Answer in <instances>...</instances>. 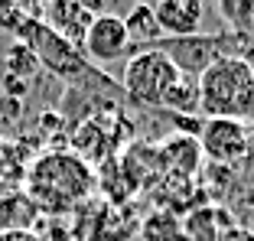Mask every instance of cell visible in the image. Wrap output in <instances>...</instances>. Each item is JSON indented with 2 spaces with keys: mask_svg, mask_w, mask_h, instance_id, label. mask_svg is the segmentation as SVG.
Returning <instances> with one entry per match:
<instances>
[{
  "mask_svg": "<svg viewBox=\"0 0 254 241\" xmlns=\"http://www.w3.org/2000/svg\"><path fill=\"white\" fill-rule=\"evenodd\" d=\"M0 241H36L33 232H13V235H0Z\"/></svg>",
  "mask_w": 254,
  "mask_h": 241,
  "instance_id": "obj_17",
  "label": "cell"
},
{
  "mask_svg": "<svg viewBox=\"0 0 254 241\" xmlns=\"http://www.w3.org/2000/svg\"><path fill=\"white\" fill-rule=\"evenodd\" d=\"M30 16V10H23L20 3H10V0H0V30H7V33H20L23 20Z\"/></svg>",
  "mask_w": 254,
  "mask_h": 241,
  "instance_id": "obj_15",
  "label": "cell"
},
{
  "mask_svg": "<svg viewBox=\"0 0 254 241\" xmlns=\"http://www.w3.org/2000/svg\"><path fill=\"white\" fill-rule=\"evenodd\" d=\"M251 118H254V108H251Z\"/></svg>",
  "mask_w": 254,
  "mask_h": 241,
  "instance_id": "obj_18",
  "label": "cell"
},
{
  "mask_svg": "<svg viewBox=\"0 0 254 241\" xmlns=\"http://www.w3.org/2000/svg\"><path fill=\"white\" fill-rule=\"evenodd\" d=\"M39 219V209L26 192H10L0 196V235L30 232V225Z\"/></svg>",
  "mask_w": 254,
  "mask_h": 241,
  "instance_id": "obj_10",
  "label": "cell"
},
{
  "mask_svg": "<svg viewBox=\"0 0 254 241\" xmlns=\"http://www.w3.org/2000/svg\"><path fill=\"white\" fill-rule=\"evenodd\" d=\"M153 16H157L163 39L195 36L202 20H205V3H199V0H160V3H153Z\"/></svg>",
  "mask_w": 254,
  "mask_h": 241,
  "instance_id": "obj_9",
  "label": "cell"
},
{
  "mask_svg": "<svg viewBox=\"0 0 254 241\" xmlns=\"http://www.w3.org/2000/svg\"><path fill=\"white\" fill-rule=\"evenodd\" d=\"M16 43L30 46L33 56L39 59V68H46L49 75L62 78V82H82V78L95 75V65L82 56V49L39 20V7H30V16L23 20L20 33H16Z\"/></svg>",
  "mask_w": 254,
  "mask_h": 241,
  "instance_id": "obj_3",
  "label": "cell"
},
{
  "mask_svg": "<svg viewBox=\"0 0 254 241\" xmlns=\"http://www.w3.org/2000/svg\"><path fill=\"white\" fill-rule=\"evenodd\" d=\"M163 157L170 166H176V170H183V173H192L195 166H199V140H192V137H173L170 143L163 147Z\"/></svg>",
  "mask_w": 254,
  "mask_h": 241,
  "instance_id": "obj_14",
  "label": "cell"
},
{
  "mask_svg": "<svg viewBox=\"0 0 254 241\" xmlns=\"http://www.w3.org/2000/svg\"><path fill=\"white\" fill-rule=\"evenodd\" d=\"M36 72H39V59L33 56V49L26 43H13L7 53H3V75L30 82Z\"/></svg>",
  "mask_w": 254,
  "mask_h": 241,
  "instance_id": "obj_13",
  "label": "cell"
},
{
  "mask_svg": "<svg viewBox=\"0 0 254 241\" xmlns=\"http://www.w3.org/2000/svg\"><path fill=\"white\" fill-rule=\"evenodd\" d=\"M130 53V39L124 30V16L118 13H101L91 20L88 33H85L82 43V56L91 65H108V62H118Z\"/></svg>",
  "mask_w": 254,
  "mask_h": 241,
  "instance_id": "obj_6",
  "label": "cell"
},
{
  "mask_svg": "<svg viewBox=\"0 0 254 241\" xmlns=\"http://www.w3.org/2000/svg\"><path fill=\"white\" fill-rule=\"evenodd\" d=\"M160 53H166V59L180 68V75L199 78L212 62H218L225 53V36H183V39H160L157 43Z\"/></svg>",
  "mask_w": 254,
  "mask_h": 241,
  "instance_id": "obj_5",
  "label": "cell"
},
{
  "mask_svg": "<svg viewBox=\"0 0 254 241\" xmlns=\"http://www.w3.org/2000/svg\"><path fill=\"white\" fill-rule=\"evenodd\" d=\"M199 150L215 163H238L248 153L245 124L232 118H205L199 130Z\"/></svg>",
  "mask_w": 254,
  "mask_h": 241,
  "instance_id": "obj_7",
  "label": "cell"
},
{
  "mask_svg": "<svg viewBox=\"0 0 254 241\" xmlns=\"http://www.w3.org/2000/svg\"><path fill=\"white\" fill-rule=\"evenodd\" d=\"M160 108H170L176 114H195L199 111V78L180 75L170 85V91L163 95V105Z\"/></svg>",
  "mask_w": 254,
  "mask_h": 241,
  "instance_id": "obj_12",
  "label": "cell"
},
{
  "mask_svg": "<svg viewBox=\"0 0 254 241\" xmlns=\"http://www.w3.org/2000/svg\"><path fill=\"white\" fill-rule=\"evenodd\" d=\"M39 20H43L49 30H56L62 39H68L72 46L82 49L85 33H88L95 16L85 10L82 0H49V3L39 7Z\"/></svg>",
  "mask_w": 254,
  "mask_h": 241,
  "instance_id": "obj_8",
  "label": "cell"
},
{
  "mask_svg": "<svg viewBox=\"0 0 254 241\" xmlns=\"http://www.w3.org/2000/svg\"><path fill=\"white\" fill-rule=\"evenodd\" d=\"M124 30H127V39H130V53L137 49H150L163 39L157 26V16H153V3H137L130 7V13L124 16Z\"/></svg>",
  "mask_w": 254,
  "mask_h": 241,
  "instance_id": "obj_11",
  "label": "cell"
},
{
  "mask_svg": "<svg viewBox=\"0 0 254 241\" xmlns=\"http://www.w3.org/2000/svg\"><path fill=\"white\" fill-rule=\"evenodd\" d=\"M95 186V173L78 153L49 150L36 157L26 170V196L39 212H65L82 202Z\"/></svg>",
  "mask_w": 254,
  "mask_h": 241,
  "instance_id": "obj_1",
  "label": "cell"
},
{
  "mask_svg": "<svg viewBox=\"0 0 254 241\" xmlns=\"http://www.w3.org/2000/svg\"><path fill=\"white\" fill-rule=\"evenodd\" d=\"M254 108V72L241 56H222L199 75V111L241 120Z\"/></svg>",
  "mask_w": 254,
  "mask_h": 241,
  "instance_id": "obj_2",
  "label": "cell"
},
{
  "mask_svg": "<svg viewBox=\"0 0 254 241\" xmlns=\"http://www.w3.org/2000/svg\"><path fill=\"white\" fill-rule=\"evenodd\" d=\"M3 95H7V98H13V101H23V95H26V82H23V78L3 75Z\"/></svg>",
  "mask_w": 254,
  "mask_h": 241,
  "instance_id": "obj_16",
  "label": "cell"
},
{
  "mask_svg": "<svg viewBox=\"0 0 254 241\" xmlns=\"http://www.w3.org/2000/svg\"><path fill=\"white\" fill-rule=\"evenodd\" d=\"M176 78H180V68L166 59V53H160L157 46H150V49L130 53V59L124 65V75H121V91L134 105L160 108L163 95L170 91V85Z\"/></svg>",
  "mask_w": 254,
  "mask_h": 241,
  "instance_id": "obj_4",
  "label": "cell"
}]
</instances>
